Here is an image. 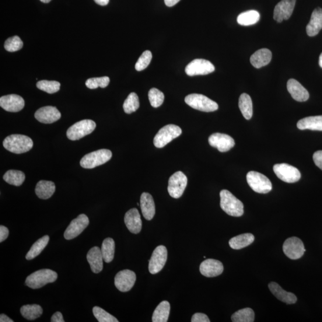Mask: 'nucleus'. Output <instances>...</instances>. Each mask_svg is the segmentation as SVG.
Returning a JSON list of instances; mask_svg holds the SVG:
<instances>
[{
	"label": "nucleus",
	"mask_w": 322,
	"mask_h": 322,
	"mask_svg": "<svg viewBox=\"0 0 322 322\" xmlns=\"http://www.w3.org/2000/svg\"><path fill=\"white\" fill-rule=\"evenodd\" d=\"M287 89L293 99L296 101L303 102L309 99V92L298 81L294 79H289L287 83Z\"/></svg>",
	"instance_id": "4be33fe9"
},
{
	"label": "nucleus",
	"mask_w": 322,
	"mask_h": 322,
	"mask_svg": "<svg viewBox=\"0 0 322 322\" xmlns=\"http://www.w3.org/2000/svg\"><path fill=\"white\" fill-rule=\"evenodd\" d=\"M3 179L10 184L20 186L25 180V175L20 171L9 170L3 176Z\"/></svg>",
	"instance_id": "e433bc0d"
},
{
	"label": "nucleus",
	"mask_w": 322,
	"mask_h": 322,
	"mask_svg": "<svg viewBox=\"0 0 322 322\" xmlns=\"http://www.w3.org/2000/svg\"><path fill=\"white\" fill-rule=\"evenodd\" d=\"M124 222L129 232L134 234L141 232L142 221L138 209L132 208L126 212Z\"/></svg>",
	"instance_id": "412c9836"
},
{
	"label": "nucleus",
	"mask_w": 322,
	"mask_h": 322,
	"mask_svg": "<svg viewBox=\"0 0 322 322\" xmlns=\"http://www.w3.org/2000/svg\"><path fill=\"white\" fill-rule=\"evenodd\" d=\"M185 102L192 108L198 111L210 113L219 109L216 101L200 94H191L185 98Z\"/></svg>",
	"instance_id": "39448f33"
},
{
	"label": "nucleus",
	"mask_w": 322,
	"mask_h": 322,
	"mask_svg": "<svg viewBox=\"0 0 322 322\" xmlns=\"http://www.w3.org/2000/svg\"><path fill=\"white\" fill-rule=\"evenodd\" d=\"M49 240H50V237L48 235H45L36 242L26 254V260H33V259L37 257L38 255H40L47 246Z\"/></svg>",
	"instance_id": "72a5a7b5"
},
{
	"label": "nucleus",
	"mask_w": 322,
	"mask_h": 322,
	"mask_svg": "<svg viewBox=\"0 0 322 322\" xmlns=\"http://www.w3.org/2000/svg\"><path fill=\"white\" fill-rule=\"evenodd\" d=\"M3 146L9 152L16 154L26 153L33 148V141L30 138L22 135H12L3 141Z\"/></svg>",
	"instance_id": "f257e3e1"
},
{
	"label": "nucleus",
	"mask_w": 322,
	"mask_h": 322,
	"mask_svg": "<svg viewBox=\"0 0 322 322\" xmlns=\"http://www.w3.org/2000/svg\"><path fill=\"white\" fill-rule=\"evenodd\" d=\"M192 322H209V318L205 314L201 313H195L192 317Z\"/></svg>",
	"instance_id": "49530a36"
},
{
	"label": "nucleus",
	"mask_w": 322,
	"mask_h": 322,
	"mask_svg": "<svg viewBox=\"0 0 322 322\" xmlns=\"http://www.w3.org/2000/svg\"><path fill=\"white\" fill-rule=\"evenodd\" d=\"M170 313V304L167 301H163L156 308L153 313V322H167Z\"/></svg>",
	"instance_id": "7c9ffc66"
},
{
	"label": "nucleus",
	"mask_w": 322,
	"mask_h": 322,
	"mask_svg": "<svg viewBox=\"0 0 322 322\" xmlns=\"http://www.w3.org/2000/svg\"><path fill=\"white\" fill-rule=\"evenodd\" d=\"M37 87L48 94H53L60 90L61 84L56 81L42 80L37 83Z\"/></svg>",
	"instance_id": "ea45409f"
},
{
	"label": "nucleus",
	"mask_w": 322,
	"mask_h": 322,
	"mask_svg": "<svg viewBox=\"0 0 322 322\" xmlns=\"http://www.w3.org/2000/svg\"><path fill=\"white\" fill-rule=\"evenodd\" d=\"M110 79L109 77L103 76L99 78H92L87 79L86 85L90 89H96L98 87L105 88L109 85Z\"/></svg>",
	"instance_id": "37998d69"
},
{
	"label": "nucleus",
	"mask_w": 322,
	"mask_h": 322,
	"mask_svg": "<svg viewBox=\"0 0 322 322\" xmlns=\"http://www.w3.org/2000/svg\"><path fill=\"white\" fill-rule=\"evenodd\" d=\"M254 236L251 233H244L232 237L229 240V246L233 250H240L254 243Z\"/></svg>",
	"instance_id": "c756f323"
},
{
	"label": "nucleus",
	"mask_w": 322,
	"mask_h": 322,
	"mask_svg": "<svg viewBox=\"0 0 322 322\" xmlns=\"http://www.w3.org/2000/svg\"><path fill=\"white\" fill-rule=\"evenodd\" d=\"M318 64H319L320 67L322 68V52L319 57V61H318Z\"/></svg>",
	"instance_id": "5fc2aeb1"
},
{
	"label": "nucleus",
	"mask_w": 322,
	"mask_h": 322,
	"mask_svg": "<svg viewBox=\"0 0 322 322\" xmlns=\"http://www.w3.org/2000/svg\"><path fill=\"white\" fill-rule=\"evenodd\" d=\"M51 322H64L65 320L64 319V317H63V315L61 312L58 311V312L55 313L53 315H52L51 319Z\"/></svg>",
	"instance_id": "8fccbe9b"
},
{
	"label": "nucleus",
	"mask_w": 322,
	"mask_h": 322,
	"mask_svg": "<svg viewBox=\"0 0 322 322\" xmlns=\"http://www.w3.org/2000/svg\"><path fill=\"white\" fill-rule=\"evenodd\" d=\"M87 259L90 265L91 269L94 274H99L102 271L103 258L101 248L97 247L91 248L87 253Z\"/></svg>",
	"instance_id": "5701e85b"
},
{
	"label": "nucleus",
	"mask_w": 322,
	"mask_h": 322,
	"mask_svg": "<svg viewBox=\"0 0 322 322\" xmlns=\"http://www.w3.org/2000/svg\"><path fill=\"white\" fill-rule=\"evenodd\" d=\"M168 251L166 247H157L153 251L149 263V271L151 274H156L162 271L166 265Z\"/></svg>",
	"instance_id": "ddd939ff"
},
{
	"label": "nucleus",
	"mask_w": 322,
	"mask_h": 322,
	"mask_svg": "<svg viewBox=\"0 0 322 322\" xmlns=\"http://www.w3.org/2000/svg\"><path fill=\"white\" fill-rule=\"evenodd\" d=\"M274 171L279 179L286 183H296L301 178L300 171L297 168L290 166L289 164H276L274 167Z\"/></svg>",
	"instance_id": "9d476101"
},
{
	"label": "nucleus",
	"mask_w": 322,
	"mask_h": 322,
	"mask_svg": "<svg viewBox=\"0 0 322 322\" xmlns=\"http://www.w3.org/2000/svg\"><path fill=\"white\" fill-rule=\"evenodd\" d=\"M140 106L139 99L137 94L131 93L124 101L123 109L126 114L135 113Z\"/></svg>",
	"instance_id": "58836bf2"
},
{
	"label": "nucleus",
	"mask_w": 322,
	"mask_h": 322,
	"mask_svg": "<svg viewBox=\"0 0 322 322\" xmlns=\"http://www.w3.org/2000/svg\"><path fill=\"white\" fill-rule=\"evenodd\" d=\"M56 191L55 184L52 181L41 180L38 182L36 194L41 199H48L52 197Z\"/></svg>",
	"instance_id": "c85d7f7f"
},
{
	"label": "nucleus",
	"mask_w": 322,
	"mask_h": 322,
	"mask_svg": "<svg viewBox=\"0 0 322 322\" xmlns=\"http://www.w3.org/2000/svg\"><path fill=\"white\" fill-rule=\"evenodd\" d=\"M296 0H282L275 6L274 18L276 22L281 23L288 20L291 16L295 8Z\"/></svg>",
	"instance_id": "f3484780"
},
{
	"label": "nucleus",
	"mask_w": 322,
	"mask_h": 322,
	"mask_svg": "<svg viewBox=\"0 0 322 322\" xmlns=\"http://www.w3.org/2000/svg\"><path fill=\"white\" fill-rule=\"evenodd\" d=\"M40 1L44 3H48L49 2H50L51 0H40Z\"/></svg>",
	"instance_id": "6e6d98bb"
},
{
	"label": "nucleus",
	"mask_w": 322,
	"mask_h": 322,
	"mask_svg": "<svg viewBox=\"0 0 322 322\" xmlns=\"http://www.w3.org/2000/svg\"><path fill=\"white\" fill-rule=\"evenodd\" d=\"M97 5H99L101 6H104L108 5V3L110 2V0H94Z\"/></svg>",
	"instance_id": "864d4df0"
},
{
	"label": "nucleus",
	"mask_w": 322,
	"mask_h": 322,
	"mask_svg": "<svg viewBox=\"0 0 322 322\" xmlns=\"http://www.w3.org/2000/svg\"><path fill=\"white\" fill-rule=\"evenodd\" d=\"M180 1V0H164L166 5L168 7H173Z\"/></svg>",
	"instance_id": "3c124183"
},
{
	"label": "nucleus",
	"mask_w": 322,
	"mask_h": 322,
	"mask_svg": "<svg viewBox=\"0 0 322 322\" xmlns=\"http://www.w3.org/2000/svg\"><path fill=\"white\" fill-rule=\"evenodd\" d=\"M35 118L41 123L52 124L60 120L61 114L56 107L45 106L36 111Z\"/></svg>",
	"instance_id": "6ab92c4d"
},
{
	"label": "nucleus",
	"mask_w": 322,
	"mask_h": 322,
	"mask_svg": "<svg viewBox=\"0 0 322 322\" xmlns=\"http://www.w3.org/2000/svg\"><path fill=\"white\" fill-rule=\"evenodd\" d=\"M283 253L291 260H297L303 256L306 250L302 240L292 237L287 239L283 246Z\"/></svg>",
	"instance_id": "f8f14e48"
},
{
	"label": "nucleus",
	"mask_w": 322,
	"mask_h": 322,
	"mask_svg": "<svg viewBox=\"0 0 322 322\" xmlns=\"http://www.w3.org/2000/svg\"><path fill=\"white\" fill-rule=\"evenodd\" d=\"M322 29V9L318 8L314 10L311 15L310 22L307 24L306 31L308 36L314 37Z\"/></svg>",
	"instance_id": "393cba45"
},
{
	"label": "nucleus",
	"mask_w": 322,
	"mask_h": 322,
	"mask_svg": "<svg viewBox=\"0 0 322 322\" xmlns=\"http://www.w3.org/2000/svg\"><path fill=\"white\" fill-rule=\"evenodd\" d=\"M93 313L94 317L99 322H118V320L101 308L95 306L93 307Z\"/></svg>",
	"instance_id": "a19ab883"
},
{
	"label": "nucleus",
	"mask_w": 322,
	"mask_h": 322,
	"mask_svg": "<svg viewBox=\"0 0 322 322\" xmlns=\"http://www.w3.org/2000/svg\"><path fill=\"white\" fill-rule=\"evenodd\" d=\"M187 184V177L181 171H177L170 178L168 191L171 197L180 198L183 195Z\"/></svg>",
	"instance_id": "1a4fd4ad"
},
{
	"label": "nucleus",
	"mask_w": 322,
	"mask_h": 322,
	"mask_svg": "<svg viewBox=\"0 0 322 322\" xmlns=\"http://www.w3.org/2000/svg\"><path fill=\"white\" fill-rule=\"evenodd\" d=\"M148 97L151 106L156 108L163 104L164 98H165L164 93L156 88H153L149 90Z\"/></svg>",
	"instance_id": "79ce46f5"
},
{
	"label": "nucleus",
	"mask_w": 322,
	"mask_h": 322,
	"mask_svg": "<svg viewBox=\"0 0 322 322\" xmlns=\"http://www.w3.org/2000/svg\"><path fill=\"white\" fill-rule=\"evenodd\" d=\"M220 206L227 214L233 217H240L244 214V204L227 190L220 192Z\"/></svg>",
	"instance_id": "f03ea898"
},
{
	"label": "nucleus",
	"mask_w": 322,
	"mask_h": 322,
	"mask_svg": "<svg viewBox=\"0 0 322 322\" xmlns=\"http://www.w3.org/2000/svg\"><path fill=\"white\" fill-rule=\"evenodd\" d=\"M9 234V229L4 226H0V243L5 241L8 237Z\"/></svg>",
	"instance_id": "09e8293b"
},
{
	"label": "nucleus",
	"mask_w": 322,
	"mask_h": 322,
	"mask_svg": "<svg viewBox=\"0 0 322 322\" xmlns=\"http://www.w3.org/2000/svg\"><path fill=\"white\" fill-rule=\"evenodd\" d=\"M113 153L108 149H100L87 154L80 161V165L84 169H92L103 165L109 161Z\"/></svg>",
	"instance_id": "20e7f679"
},
{
	"label": "nucleus",
	"mask_w": 322,
	"mask_h": 322,
	"mask_svg": "<svg viewBox=\"0 0 322 322\" xmlns=\"http://www.w3.org/2000/svg\"><path fill=\"white\" fill-rule=\"evenodd\" d=\"M313 157L314 164L322 170V150L315 152Z\"/></svg>",
	"instance_id": "de8ad7c7"
},
{
	"label": "nucleus",
	"mask_w": 322,
	"mask_h": 322,
	"mask_svg": "<svg viewBox=\"0 0 322 322\" xmlns=\"http://www.w3.org/2000/svg\"><path fill=\"white\" fill-rule=\"evenodd\" d=\"M0 321L1 322H13L14 321L9 318L8 316H6L5 314H2L0 316Z\"/></svg>",
	"instance_id": "603ef678"
},
{
	"label": "nucleus",
	"mask_w": 322,
	"mask_h": 322,
	"mask_svg": "<svg viewBox=\"0 0 322 322\" xmlns=\"http://www.w3.org/2000/svg\"><path fill=\"white\" fill-rule=\"evenodd\" d=\"M141 207L143 217L148 220H151L155 214V205L152 196L144 192L141 197Z\"/></svg>",
	"instance_id": "bb28decb"
},
{
	"label": "nucleus",
	"mask_w": 322,
	"mask_h": 322,
	"mask_svg": "<svg viewBox=\"0 0 322 322\" xmlns=\"http://www.w3.org/2000/svg\"><path fill=\"white\" fill-rule=\"evenodd\" d=\"M181 129L178 126L169 124L159 129L153 139L154 145L157 148H163L170 142L181 135Z\"/></svg>",
	"instance_id": "423d86ee"
},
{
	"label": "nucleus",
	"mask_w": 322,
	"mask_h": 322,
	"mask_svg": "<svg viewBox=\"0 0 322 322\" xmlns=\"http://www.w3.org/2000/svg\"><path fill=\"white\" fill-rule=\"evenodd\" d=\"M297 127L302 130L322 131V115L303 118L297 123Z\"/></svg>",
	"instance_id": "cd10ccee"
},
{
	"label": "nucleus",
	"mask_w": 322,
	"mask_h": 322,
	"mask_svg": "<svg viewBox=\"0 0 322 322\" xmlns=\"http://www.w3.org/2000/svg\"><path fill=\"white\" fill-rule=\"evenodd\" d=\"M43 313L42 307L37 304L24 305L21 307L20 313L27 320H33L40 317Z\"/></svg>",
	"instance_id": "f704fd0d"
},
{
	"label": "nucleus",
	"mask_w": 322,
	"mask_h": 322,
	"mask_svg": "<svg viewBox=\"0 0 322 322\" xmlns=\"http://www.w3.org/2000/svg\"><path fill=\"white\" fill-rule=\"evenodd\" d=\"M57 279V272L50 269H41L28 276L25 283L30 288L36 289L42 288L48 283L55 282Z\"/></svg>",
	"instance_id": "7ed1b4c3"
},
{
	"label": "nucleus",
	"mask_w": 322,
	"mask_h": 322,
	"mask_svg": "<svg viewBox=\"0 0 322 322\" xmlns=\"http://www.w3.org/2000/svg\"><path fill=\"white\" fill-rule=\"evenodd\" d=\"M0 106L6 111L17 113L23 110L24 101L22 97L17 94H9L0 98Z\"/></svg>",
	"instance_id": "a211bd4d"
},
{
	"label": "nucleus",
	"mask_w": 322,
	"mask_h": 322,
	"mask_svg": "<svg viewBox=\"0 0 322 322\" xmlns=\"http://www.w3.org/2000/svg\"><path fill=\"white\" fill-rule=\"evenodd\" d=\"M136 275L134 272L124 270L118 272L115 277V285L122 292H128L134 286Z\"/></svg>",
	"instance_id": "2eb2a0df"
},
{
	"label": "nucleus",
	"mask_w": 322,
	"mask_h": 322,
	"mask_svg": "<svg viewBox=\"0 0 322 322\" xmlns=\"http://www.w3.org/2000/svg\"><path fill=\"white\" fill-rule=\"evenodd\" d=\"M152 54L151 51L146 50L143 52L141 57L139 58L137 63L135 65V68L138 71H142L145 69L151 62Z\"/></svg>",
	"instance_id": "a18cd8bd"
},
{
	"label": "nucleus",
	"mask_w": 322,
	"mask_h": 322,
	"mask_svg": "<svg viewBox=\"0 0 322 322\" xmlns=\"http://www.w3.org/2000/svg\"><path fill=\"white\" fill-rule=\"evenodd\" d=\"M233 322H253L255 314L253 309L250 308L241 309L234 313L232 317Z\"/></svg>",
	"instance_id": "4c0bfd02"
},
{
	"label": "nucleus",
	"mask_w": 322,
	"mask_h": 322,
	"mask_svg": "<svg viewBox=\"0 0 322 322\" xmlns=\"http://www.w3.org/2000/svg\"><path fill=\"white\" fill-rule=\"evenodd\" d=\"M208 142L210 146L218 149L220 152L229 151L235 145V142L232 137L219 132L210 136Z\"/></svg>",
	"instance_id": "dca6fc26"
},
{
	"label": "nucleus",
	"mask_w": 322,
	"mask_h": 322,
	"mask_svg": "<svg viewBox=\"0 0 322 322\" xmlns=\"http://www.w3.org/2000/svg\"><path fill=\"white\" fill-rule=\"evenodd\" d=\"M96 127L95 122L93 120H82L70 127L66 132V136L71 141H78L91 134L95 129Z\"/></svg>",
	"instance_id": "6e6552de"
},
{
	"label": "nucleus",
	"mask_w": 322,
	"mask_h": 322,
	"mask_svg": "<svg viewBox=\"0 0 322 322\" xmlns=\"http://www.w3.org/2000/svg\"><path fill=\"white\" fill-rule=\"evenodd\" d=\"M215 71L214 66L205 59H197L192 61L185 69L189 76L205 75Z\"/></svg>",
	"instance_id": "9b49d317"
},
{
	"label": "nucleus",
	"mask_w": 322,
	"mask_h": 322,
	"mask_svg": "<svg viewBox=\"0 0 322 322\" xmlns=\"http://www.w3.org/2000/svg\"><path fill=\"white\" fill-rule=\"evenodd\" d=\"M89 219L86 215H79L73 220L66 229L64 237L66 240H71L79 236L89 225Z\"/></svg>",
	"instance_id": "4468645a"
},
{
	"label": "nucleus",
	"mask_w": 322,
	"mask_h": 322,
	"mask_svg": "<svg viewBox=\"0 0 322 322\" xmlns=\"http://www.w3.org/2000/svg\"><path fill=\"white\" fill-rule=\"evenodd\" d=\"M271 292L280 301L287 304H293L297 302V298L295 294L286 292L278 283L272 282L269 284Z\"/></svg>",
	"instance_id": "b1692460"
},
{
	"label": "nucleus",
	"mask_w": 322,
	"mask_h": 322,
	"mask_svg": "<svg viewBox=\"0 0 322 322\" xmlns=\"http://www.w3.org/2000/svg\"><path fill=\"white\" fill-rule=\"evenodd\" d=\"M23 42L18 36L10 37L5 43V48L9 52H15L23 47Z\"/></svg>",
	"instance_id": "c03bdc74"
},
{
	"label": "nucleus",
	"mask_w": 322,
	"mask_h": 322,
	"mask_svg": "<svg viewBox=\"0 0 322 322\" xmlns=\"http://www.w3.org/2000/svg\"><path fill=\"white\" fill-rule=\"evenodd\" d=\"M272 58L271 51L267 48H262L255 51L251 56L250 62L254 67L259 69L267 65L271 62Z\"/></svg>",
	"instance_id": "a878e982"
},
{
	"label": "nucleus",
	"mask_w": 322,
	"mask_h": 322,
	"mask_svg": "<svg viewBox=\"0 0 322 322\" xmlns=\"http://www.w3.org/2000/svg\"><path fill=\"white\" fill-rule=\"evenodd\" d=\"M260 19V15L256 10H249L240 14L237 18L238 23L243 26H250L257 23Z\"/></svg>",
	"instance_id": "473e14b6"
},
{
	"label": "nucleus",
	"mask_w": 322,
	"mask_h": 322,
	"mask_svg": "<svg viewBox=\"0 0 322 322\" xmlns=\"http://www.w3.org/2000/svg\"><path fill=\"white\" fill-rule=\"evenodd\" d=\"M199 271L205 277L213 278L221 275L224 267L222 262L214 259H207L202 262Z\"/></svg>",
	"instance_id": "aec40b11"
},
{
	"label": "nucleus",
	"mask_w": 322,
	"mask_h": 322,
	"mask_svg": "<svg viewBox=\"0 0 322 322\" xmlns=\"http://www.w3.org/2000/svg\"><path fill=\"white\" fill-rule=\"evenodd\" d=\"M239 107L242 114L247 120H250L253 115V101L248 94H242L239 99Z\"/></svg>",
	"instance_id": "2f4dec72"
},
{
	"label": "nucleus",
	"mask_w": 322,
	"mask_h": 322,
	"mask_svg": "<svg viewBox=\"0 0 322 322\" xmlns=\"http://www.w3.org/2000/svg\"><path fill=\"white\" fill-rule=\"evenodd\" d=\"M115 244L113 239L108 237L105 239L101 245V251L102 253L103 260L110 263L113 261L115 254Z\"/></svg>",
	"instance_id": "c9c22d12"
},
{
	"label": "nucleus",
	"mask_w": 322,
	"mask_h": 322,
	"mask_svg": "<svg viewBox=\"0 0 322 322\" xmlns=\"http://www.w3.org/2000/svg\"><path fill=\"white\" fill-rule=\"evenodd\" d=\"M248 184L254 192L258 194H268L272 190V182L269 178L256 171H250L247 175Z\"/></svg>",
	"instance_id": "0eeeda50"
}]
</instances>
